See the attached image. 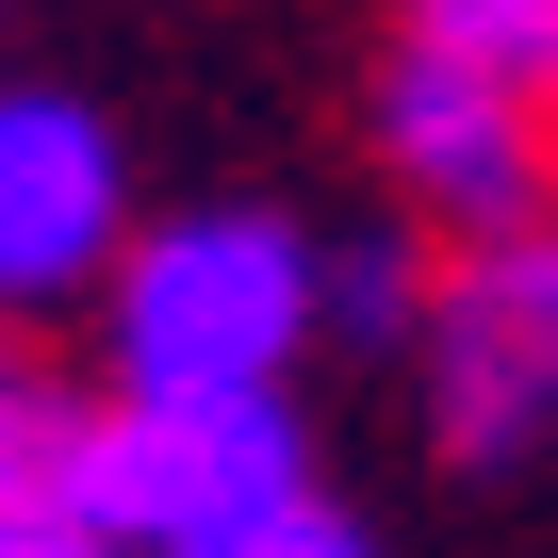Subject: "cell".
Returning a JSON list of instances; mask_svg holds the SVG:
<instances>
[{
  "instance_id": "cell-1",
  "label": "cell",
  "mask_w": 558,
  "mask_h": 558,
  "mask_svg": "<svg viewBox=\"0 0 558 558\" xmlns=\"http://www.w3.org/2000/svg\"><path fill=\"white\" fill-rule=\"evenodd\" d=\"M99 313H116V395H279V362L329 329V263L279 214H165L116 246Z\"/></svg>"
},
{
  "instance_id": "cell-2",
  "label": "cell",
  "mask_w": 558,
  "mask_h": 558,
  "mask_svg": "<svg viewBox=\"0 0 558 558\" xmlns=\"http://www.w3.org/2000/svg\"><path fill=\"white\" fill-rule=\"evenodd\" d=\"M279 509H313L279 395H116L66 444V525L99 558H230Z\"/></svg>"
},
{
  "instance_id": "cell-3",
  "label": "cell",
  "mask_w": 558,
  "mask_h": 558,
  "mask_svg": "<svg viewBox=\"0 0 558 558\" xmlns=\"http://www.w3.org/2000/svg\"><path fill=\"white\" fill-rule=\"evenodd\" d=\"M411 362H427V411H444L460 460H525V444L558 427V230H542V214L444 246Z\"/></svg>"
},
{
  "instance_id": "cell-4",
  "label": "cell",
  "mask_w": 558,
  "mask_h": 558,
  "mask_svg": "<svg viewBox=\"0 0 558 558\" xmlns=\"http://www.w3.org/2000/svg\"><path fill=\"white\" fill-rule=\"evenodd\" d=\"M558 99H525V83H493V66H460V50H395V83H378V181L460 246V230H525L542 214V181H558V132H542Z\"/></svg>"
},
{
  "instance_id": "cell-5",
  "label": "cell",
  "mask_w": 558,
  "mask_h": 558,
  "mask_svg": "<svg viewBox=\"0 0 558 558\" xmlns=\"http://www.w3.org/2000/svg\"><path fill=\"white\" fill-rule=\"evenodd\" d=\"M116 246H132L116 132L50 83H0V313H66L83 279H116Z\"/></svg>"
},
{
  "instance_id": "cell-6",
  "label": "cell",
  "mask_w": 558,
  "mask_h": 558,
  "mask_svg": "<svg viewBox=\"0 0 558 558\" xmlns=\"http://www.w3.org/2000/svg\"><path fill=\"white\" fill-rule=\"evenodd\" d=\"M66 444H83V411L34 378V362H0V525H66Z\"/></svg>"
},
{
  "instance_id": "cell-7",
  "label": "cell",
  "mask_w": 558,
  "mask_h": 558,
  "mask_svg": "<svg viewBox=\"0 0 558 558\" xmlns=\"http://www.w3.org/2000/svg\"><path fill=\"white\" fill-rule=\"evenodd\" d=\"M411 50H460V66L558 99V0H411Z\"/></svg>"
},
{
  "instance_id": "cell-8",
  "label": "cell",
  "mask_w": 558,
  "mask_h": 558,
  "mask_svg": "<svg viewBox=\"0 0 558 558\" xmlns=\"http://www.w3.org/2000/svg\"><path fill=\"white\" fill-rule=\"evenodd\" d=\"M329 313H345L362 345H411V329H427V279H411V246H345V263H329Z\"/></svg>"
},
{
  "instance_id": "cell-9",
  "label": "cell",
  "mask_w": 558,
  "mask_h": 558,
  "mask_svg": "<svg viewBox=\"0 0 558 558\" xmlns=\"http://www.w3.org/2000/svg\"><path fill=\"white\" fill-rule=\"evenodd\" d=\"M230 558H378V542H362L345 509H279V525H263V542H230Z\"/></svg>"
},
{
  "instance_id": "cell-10",
  "label": "cell",
  "mask_w": 558,
  "mask_h": 558,
  "mask_svg": "<svg viewBox=\"0 0 558 558\" xmlns=\"http://www.w3.org/2000/svg\"><path fill=\"white\" fill-rule=\"evenodd\" d=\"M34 558H99V542H83V525H50V542H34Z\"/></svg>"
},
{
  "instance_id": "cell-11",
  "label": "cell",
  "mask_w": 558,
  "mask_h": 558,
  "mask_svg": "<svg viewBox=\"0 0 558 558\" xmlns=\"http://www.w3.org/2000/svg\"><path fill=\"white\" fill-rule=\"evenodd\" d=\"M34 542H50V525H34ZM34 542H17V525H0V558H34Z\"/></svg>"
}]
</instances>
